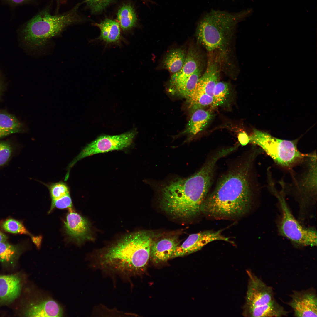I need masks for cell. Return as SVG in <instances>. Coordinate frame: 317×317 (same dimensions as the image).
I'll list each match as a JSON object with an SVG mask.
<instances>
[{
  "label": "cell",
  "mask_w": 317,
  "mask_h": 317,
  "mask_svg": "<svg viewBox=\"0 0 317 317\" xmlns=\"http://www.w3.org/2000/svg\"><path fill=\"white\" fill-rule=\"evenodd\" d=\"M247 273L249 279L243 312V315L245 316L254 309L268 304L275 300L272 287L267 285L249 271H247Z\"/></svg>",
  "instance_id": "10"
},
{
  "label": "cell",
  "mask_w": 317,
  "mask_h": 317,
  "mask_svg": "<svg viewBox=\"0 0 317 317\" xmlns=\"http://www.w3.org/2000/svg\"><path fill=\"white\" fill-rule=\"evenodd\" d=\"M57 2L59 4H63L67 1V0H56Z\"/></svg>",
  "instance_id": "36"
},
{
  "label": "cell",
  "mask_w": 317,
  "mask_h": 317,
  "mask_svg": "<svg viewBox=\"0 0 317 317\" xmlns=\"http://www.w3.org/2000/svg\"><path fill=\"white\" fill-rule=\"evenodd\" d=\"M113 0H85L87 5L93 13L102 11L107 7Z\"/></svg>",
  "instance_id": "31"
},
{
  "label": "cell",
  "mask_w": 317,
  "mask_h": 317,
  "mask_svg": "<svg viewBox=\"0 0 317 317\" xmlns=\"http://www.w3.org/2000/svg\"><path fill=\"white\" fill-rule=\"evenodd\" d=\"M32 240L38 248L40 246L42 237L41 236H34L31 235V236Z\"/></svg>",
  "instance_id": "34"
},
{
  "label": "cell",
  "mask_w": 317,
  "mask_h": 317,
  "mask_svg": "<svg viewBox=\"0 0 317 317\" xmlns=\"http://www.w3.org/2000/svg\"><path fill=\"white\" fill-rule=\"evenodd\" d=\"M94 25L100 31V36L96 40L102 41L106 44H117L120 43L122 38L118 22L107 18L99 23H95Z\"/></svg>",
  "instance_id": "19"
},
{
  "label": "cell",
  "mask_w": 317,
  "mask_h": 317,
  "mask_svg": "<svg viewBox=\"0 0 317 317\" xmlns=\"http://www.w3.org/2000/svg\"><path fill=\"white\" fill-rule=\"evenodd\" d=\"M187 99L189 108L193 111L211 105L213 101V97L196 87Z\"/></svg>",
  "instance_id": "25"
},
{
  "label": "cell",
  "mask_w": 317,
  "mask_h": 317,
  "mask_svg": "<svg viewBox=\"0 0 317 317\" xmlns=\"http://www.w3.org/2000/svg\"><path fill=\"white\" fill-rule=\"evenodd\" d=\"M68 211L64 221V227L68 236L78 244L91 239L90 225L88 221L73 209Z\"/></svg>",
  "instance_id": "15"
},
{
  "label": "cell",
  "mask_w": 317,
  "mask_h": 317,
  "mask_svg": "<svg viewBox=\"0 0 317 317\" xmlns=\"http://www.w3.org/2000/svg\"><path fill=\"white\" fill-rule=\"evenodd\" d=\"M8 237L0 230V242L6 241Z\"/></svg>",
  "instance_id": "35"
},
{
  "label": "cell",
  "mask_w": 317,
  "mask_h": 317,
  "mask_svg": "<svg viewBox=\"0 0 317 317\" xmlns=\"http://www.w3.org/2000/svg\"><path fill=\"white\" fill-rule=\"evenodd\" d=\"M147 0V1H149V0ZM150 2H151V1H150Z\"/></svg>",
  "instance_id": "37"
},
{
  "label": "cell",
  "mask_w": 317,
  "mask_h": 317,
  "mask_svg": "<svg viewBox=\"0 0 317 317\" xmlns=\"http://www.w3.org/2000/svg\"><path fill=\"white\" fill-rule=\"evenodd\" d=\"M202 59L197 51L190 50L181 69L171 77L169 90L175 89L182 85L191 75L201 67Z\"/></svg>",
  "instance_id": "16"
},
{
  "label": "cell",
  "mask_w": 317,
  "mask_h": 317,
  "mask_svg": "<svg viewBox=\"0 0 317 317\" xmlns=\"http://www.w3.org/2000/svg\"><path fill=\"white\" fill-rule=\"evenodd\" d=\"M259 152L250 150L230 167L218 180L201 208L205 215L215 218L238 217L249 212L258 188L254 176L255 159Z\"/></svg>",
  "instance_id": "1"
},
{
  "label": "cell",
  "mask_w": 317,
  "mask_h": 317,
  "mask_svg": "<svg viewBox=\"0 0 317 317\" xmlns=\"http://www.w3.org/2000/svg\"><path fill=\"white\" fill-rule=\"evenodd\" d=\"M22 312L28 317H61L63 313L60 305L48 298L30 300L25 304Z\"/></svg>",
  "instance_id": "13"
},
{
  "label": "cell",
  "mask_w": 317,
  "mask_h": 317,
  "mask_svg": "<svg viewBox=\"0 0 317 317\" xmlns=\"http://www.w3.org/2000/svg\"><path fill=\"white\" fill-rule=\"evenodd\" d=\"M49 191L51 200L58 199L70 194V189L66 183L62 181L44 183Z\"/></svg>",
  "instance_id": "28"
},
{
  "label": "cell",
  "mask_w": 317,
  "mask_h": 317,
  "mask_svg": "<svg viewBox=\"0 0 317 317\" xmlns=\"http://www.w3.org/2000/svg\"><path fill=\"white\" fill-rule=\"evenodd\" d=\"M240 143L242 146H245L249 143V137L245 132L240 133L238 136Z\"/></svg>",
  "instance_id": "32"
},
{
  "label": "cell",
  "mask_w": 317,
  "mask_h": 317,
  "mask_svg": "<svg viewBox=\"0 0 317 317\" xmlns=\"http://www.w3.org/2000/svg\"><path fill=\"white\" fill-rule=\"evenodd\" d=\"M229 92L228 84L223 81H219L214 90L212 108H215L222 104L226 100Z\"/></svg>",
  "instance_id": "26"
},
{
  "label": "cell",
  "mask_w": 317,
  "mask_h": 317,
  "mask_svg": "<svg viewBox=\"0 0 317 317\" xmlns=\"http://www.w3.org/2000/svg\"><path fill=\"white\" fill-rule=\"evenodd\" d=\"M291 300L287 303L293 309L296 317H316L317 298L312 289L294 291Z\"/></svg>",
  "instance_id": "12"
},
{
  "label": "cell",
  "mask_w": 317,
  "mask_h": 317,
  "mask_svg": "<svg viewBox=\"0 0 317 317\" xmlns=\"http://www.w3.org/2000/svg\"><path fill=\"white\" fill-rule=\"evenodd\" d=\"M73 205L70 194L65 195L58 199L51 200L50 213L56 207L59 209H68V210H73Z\"/></svg>",
  "instance_id": "30"
},
{
  "label": "cell",
  "mask_w": 317,
  "mask_h": 317,
  "mask_svg": "<svg viewBox=\"0 0 317 317\" xmlns=\"http://www.w3.org/2000/svg\"><path fill=\"white\" fill-rule=\"evenodd\" d=\"M221 158L220 154L213 153L192 176L176 178L161 184L158 188L162 210L174 218L182 220L190 219L199 215L211 184L216 164Z\"/></svg>",
  "instance_id": "2"
},
{
  "label": "cell",
  "mask_w": 317,
  "mask_h": 317,
  "mask_svg": "<svg viewBox=\"0 0 317 317\" xmlns=\"http://www.w3.org/2000/svg\"><path fill=\"white\" fill-rule=\"evenodd\" d=\"M222 230L217 231L206 230L190 235L181 245H178L171 258L183 256L201 249L208 243L216 240L226 241L233 244L229 238L222 234Z\"/></svg>",
  "instance_id": "11"
},
{
  "label": "cell",
  "mask_w": 317,
  "mask_h": 317,
  "mask_svg": "<svg viewBox=\"0 0 317 317\" xmlns=\"http://www.w3.org/2000/svg\"><path fill=\"white\" fill-rule=\"evenodd\" d=\"M278 200L280 215L277 227L279 235L289 240L296 247L317 245V232L315 228L306 227L295 218L286 202L282 188L279 191L273 185L270 189Z\"/></svg>",
  "instance_id": "7"
},
{
  "label": "cell",
  "mask_w": 317,
  "mask_h": 317,
  "mask_svg": "<svg viewBox=\"0 0 317 317\" xmlns=\"http://www.w3.org/2000/svg\"><path fill=\"white\" fill-rule=\"evenodd\" d=\"M186 57L183 50L181 48L174 49L167 55L163 60V65L170 72L176 73L182 68Z\"/></svg>",
  "instance_id": "22"
},
{
  "label": "cell",
  "mask_w": 317,
  "mask_h": 317,
  "mask_svg": "<svg viewBox=\"0 0 317 317\" xmlns=\"http://www.w3.org/2000/svg\"><path fill=\"white\" fill-rule=\"evenodd\" d=\"M14 152L13 148L10 144L6 142H0V167L8 163Z\"/></svg>",
  "instance_id": "29"
},
{
  "label": "cell",
  "mask_w": 317,
  "mask_h": 317,
  "mask_svg": "<svg viewBox=\"0 0 317 317\" xmlns=\"http://www.w3.org/2000/svg\"><path fill=\"white\" fill-rule=\"evenodd\" d=\"M7 2L14 5H18L28 2L30 0H4Z\"/></svg>",
  "instance_id": "33"
},
{
  "label": "cell",
  "mask_w": 317,
  "mask_h": 317,
  "mask_svg": "<svg viewBox=\"0 0 317 317\" xmlns=\"http://www.w3.org/2000/svg\"><path fill=\"white\" fill-rule=\"evenodd\" d=\"M248 12L230 13L212 11L198 23L196 32L198 40L209 52L223 50L228 45L236 25Z\"/></svg>",
  "instance_id": "5"
},
{
  "label": "cell",
  "mask_w": 317,
  "mask_h": 317,
  "mask_svg": "<svg viewBox=\"0 0 317 317\" xmlns=\"http://www.w3.org/2000/svg\"><path fill=\"white\" fill-rule=\"evenodd\" d=\"M301 169L292 174V181L286 185L280 183L286 195H291L298 203L299 221L305 220L317 200V156L316 151L306 154L300 162Z\"/></svg>",
  "instance_id": "6"
},
{
  "label": "cell",
  "mask_w": 317,
  "mask_h": 317,
  "mask_svg": "<svg viewBox=\"0 0 317 317\" xmlns=\"http://www.w3.org/2000/svg\"><path fill=\"white\" fill-rule=\"evenodd\" d=\"M136 133L129 131L115 135H105L99 136L85 146L69 164L66 175H69L71 168L79 161L97 154L124 149L133 142Z\"/></svg>",
  "instance_id": "9"
},
{
  "label": "cell",
  "mask_w": 317,
  "mask_h": 317,
  "mask_svg": "<svg viewBox=\"0 0 317 317\" xmlns=\"http://www.w3.org/2000/svg\"><path fill=\"white\" fill-rule=\"evenodd\" d=\"M22 125L14 116L0 113V139L21 131Z\"/></svg>",
  "instance_id": "23"
},
{
  "label": "cell",
  "mask_w": 317,
  "mask_h": 317,
  "mask_svg": "<svg viewBox=\"0 0 317 317\" xmlns=\"http://www.w3.org/2000/svg\"><path fill=\"white\" fill-rule=\"evenodd\" d=\"M6 242H0V263L5 269H14L16 267L25 247L23 244L13 245Z\"/></svg>",
  "instance_id": "18"
},
{
  "label": "cell",
  "mask_w": 317,
  "mask_h": 317,
  "mask_svg": "<svg viewBox=\"0 0 317 317\" xmlns=\"http://www.w3.org/2000/svg\"><path fill=\"white\" fill-rule=\"evenodd\" d=\"M213 115L209 111L202 108L193 111L183 134L194 136L203 130L211 119Z\"/></svg>",
  "instance_id": "20"
},
{
  "label": "cell",
  "mask_w": 317,
  "mask_h": 317,
  "mask_svg": "<svg viewBox=\"0 0 317 317\" xmlns=\"http://www.w3.org/2000/svg\"><path fill=\"white\" fill-rule=\"evenodd\" d=\"M153 232L140 231L128 235L115 244L99 252L90 266L112 279L131 282L132 277L146 271L154 241Z\"/></svg>",
  "instance_id": "3"
},
{
  "label": "cell",
  "mask_w": 317,
  "mask_h": 317,
  "mask_svg": "<svg viewBox=\"0 0 317 317\" xmlns=\"http://www.w3.org/2000/svg\"><path fill=\"white\" fill-rule=\"evenodd\" d=\"M249 137V143L260 147L276 164L286 168L297 166L306 155L299 150L296 140L279 139L256 129Z\"/></svg>",
  "instance_id": "8"
},
{
  "label": "cell",
  "mask_w": 317,
  "mask_h": 317,
  "mask_svg": "<svg viewBox=\"0 0 317 317\" xmlns=\"http://www.w3.org/2000/svg\"><path fill=\"white\" fill-rule=\"evenodd\" d=\"M1 225L4 230L9 233L32 235L21 222L13 218L5 220Z\"/></svg>",
  "instance_id": "27"
},
{
  "label": "cell",
  "mask_w": 317,
  "mask_h": 317,
  "mask_svg": "<svg viewBox=\"0 0 317 317\" xmlns=\"http://www.w3.org/2000/svg\"><path fill=\"white\" fill-rule=\"evenodd\" d=\"M179 241L176 236L165 237L154 240L151 249L150 258L153 262L158 263L165 262L171 258Z\"/></svg>",
  "instance_id": "17"
},
{
  "label": "cell",
  "mask_w": 317,
  "mask_h": 317,
  "mask_svg": "<svg viewBox=\"0 0 317 317\" xmlns=\"http://www.w3.org/2000/svg\"><path fill=\"white\" fill-rule=\"evenodd\" d=\"M288 313L275 300L271 303L254 309L246 316L281 317L287 316Z\"/></svg>",
  "instance_id": "21"
},
{
  "label": "cell",
  "mask_w": 317,
  "mask_h": 317,
  "mask_svg": "<svg viewBox=\"0 0 317 317\" xmlns=\"http://www.w3.org/2000/svg\"><path fill=\"white\" fill-rule=\"evenodd\" d=\"M24 281L21 272L0 274V306L9 305L19 297Z\"/></svg>",
  "instance_id": "14"
},
{
  "label": "cell",
  "mask_w": 317,
  "mask_h": 317,
  "mask_svg": "<svg viewBox=\"0 0 317 317\" xmlns=\"http://www.w3.org/2000/svg\"><path fill=\"white\" fill-rule=\"evenodd\" d=\"M117 17L120 27L124 31L134 27L137 20L134 9L129 4L124 5L120 8L117 12Z\"/></svg>",
  "instance_id": "24"
},
{
  "label": "cell",
  "mask_w": 317,
  "mask_h": 317,
  "mask_svg": "<svg viewBox=\"0 0 317 317\" xmlns=\"http://www.w3.org/2000/svg\"><path fill=\"white\" fill-rule=\"evenodd\" d=\"M79 6L78 4L68 12L59 15L51 14L47 9L39 12L22 28L24 43L32 49H40L68 26L81 22L82 19L78 12Z\"/></svg>",
  "instance_id": "4"
}]
</instances>
